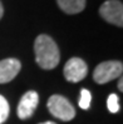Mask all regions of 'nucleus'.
Returning <instances> with one entry per match:
<instances>
[{"label": "nucleus", "instance_id": "obj_1", "mask_svg": "<svg viewBox=\"0 0 123 124\" xmlns=\"http://www.w3.org/2000/svg\"><path fill=\"white\" fill-rule=\"evenodd\" d=\"M35 62L41 69H54L60 60V53L55 41L49 35H38L34 41Z\"/></svg>", "mask_w": 123, "mask_h": 124}, {"label": "nucleus", "instance_id": "obj_2", "mask_svg": "<svg viewBox=\"0 0 123 124\" xmlns=\"http://www.w3.org/2000/svg\"><path fill=\"white\" fill-rule=\"evenodd\" d=\"M47 107L50 114L63 122H69L75 116L74 107L70 104V101L66 97L59 95V94H54L50 97L48 99Z\"/></svg>", "mask_w": 123, "mask_h": 124}, {"label": "nucleus", "instance_id": "obj_3", "mask_svg": "<svg viewBox=\"0 0 123 124\" xmlns=\"http://www.w3.org/2000/svg\"><path fill=\"white\" fill-rule=\"evenodd\" d=\"M123 64L118 60H108L98 64L93 71V79L98 84H106L122 77Z\"/></svg>", "mask_w": 123, "mask_h": 124}, {"label": "nucleus", "instance_id": "obj_4", "mask_svg": "<svg viewBox=\"0 0 123 124\" xmlns=\"http://www.w3.org/2000/svg\"><path fill=\"white\" fill-rule=\"evenodd\" d=\"M99 15L107 23L115 26H123V4L119 0H107L99 8Z\"/></svg>", "mask_w": 123, "mask_h": 124}, {"label": "nucleus", "instance_id": "obj_5", "mask_svg": "<svg viewBox=\"0 0 123 124\" xmlns=\"http://www.w3.org/2000/svg\"><path fill=\"white\" fill-rule=\"evenodd\" d=\"M64 77L70 83H78L88 74V67L81 58H72L64 65Z\"/></svg>", "mask_w": 123, "mask_h": 124}, {"label": "nucleus", "instance_id": "obj_6", "mask_svg": "<svg viewBox=\"0 0 123 124\" xmlns=\"http://www.w3.org/2000/svg\"><path fill=\"white\" fill-rule=\"evenodd\" d=\"M38 104H39V95H38V93L34 92V90L26 92L24 95L21 97V99L19 101V105L16 108L18 116L21 120H25L28 118H30V116L34 114Z\"/></svg>", "mask_w": 123, "mask_h": 124}, {"label": "nucleus", "instance_id": "obj_7", "mask_svg": "<svg viewBox=\"0 0 123 124\" xmlns=\"http://www.w3.org/2000/svg\"><path fill=\"white\" fill-rule=\"evenodd\" d=\"M21 69V64L18 59L9 58V59L0 60V84L9 83L18 75Z\"/></svg>", "mask_w": 123, "mask_h": 124}, {"label": "nucleus", "instance_id": "obj_8", "mask_svg": "<svg viewBox=\"0 0 123 124\" xmlns=\"http://www.w3.org/2000/svg\"><path fill=\"white\" fill-rule=\"evenodd\" d=\"M57 4L64 13L69 15L81 13L85 8V0H57Z\"/></svg>", "mask_w": 123, "mask_h": 124}, {"label": "nucleus", "instance_id": "obj_9", "mask_svg": "<svg viewBox=\"0 0 123 124\" xmlns=\"http://www.w3.org/2000/svg\"><path fill=\"white\" fill-rule=\"evenodd\" d=\"M10 107L9 103L3 95H0V124H3L9 116Z\"/></svg>", "mask_w": 123, "mask_h": 124}, {"label": "nucleus", "instance_id": "obj_10", "mask_svg": "<svg viewBox=\"0 0 123 124\" xmlns=\"http://www.w3.org/2000/svg\"><path fill=\"white\" fill-rule=\"evenodd\" d=\"M90 101H92L90 92L87 89H82L81 90V98H79V107L82 109H89Z\"/></svg>", "mask_w": 123, "mask_h": 124}, {"label": "nucleus", "instance_id": "obj_11", "mask_svg": "<svg viewBox=\"0 0 123 124\" xmlns=\"http://www.w3.org/2000/svg\"><path fill=\"white\" fill-rule=\"evenodd\" d=\"M107 108L111 113H117L119 110V99L115 94H111L107 99Z\"/></svg>", "mask_w": 123, "mask_h": 124}, {"label": "nucleus", "instance_id": "obj_12", "mask_svg": "<svg viewBox=\"0 0 123 124\" xmlns=\"http://www.w3.org/2000/svg\"><path fill=\"white\" fill-rule=\"evenodd\" d=\"M118 89L122 92L123 90V79H122V77L119 78V82H118Z\"/></svg>", "mask_w": 123, "mask_h": 124}, {"label": "nucleus", "instance_id": "obj_13", "mask_svg": "<svg viewBox=\"0 0 123 124\" xmlns=\"http://www.w3.org/2000/svg\"><path fill=\"white\" fill-rule=\"evenodd\" d=\"M3 15H4V8H3V4H1V1H0V19L3 18Z\"/></svg>", "mask_w": 123, "mask_h": 124}, {"label": "nucleus", "instance_id": "obj_14", "mask_svg": "<svg viewBox=\"0 0 123 124\" xmlns=\"http://www.w3.org/2000/svg\"><path fill=\"white\" fill-rule=\"evenodd\" d=\"M40 124H57V123H54V122H43V123H40Z\"/></svg>", "mask_w": 123, "mask_h": 124}]
</instances>
